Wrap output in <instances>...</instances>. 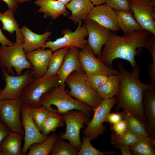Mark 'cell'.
I'll use <instances>...</instances> for the list:
<instances>
[{"mask_svg":"<svg viewBox=\"0 0 155 155\" xmlns=\"http://www.w3.org/2000/svg\"><path fill=\"white\" fill-rule=\"evenodd\" d=\"M78 49L75 47L69 48L63 63L57 75L60 81V85H64L65 80L72 73L84 71L79 58Z\"/></svg>","mask_w":155,"mask_h":155,"instance_id":"ac0fdd59","label":"cell"},{"mask_svg":"<svg viewBox=\"0 0 155 155\" xmlns=\"http://www.w3.org/2000/svg\"><path fill=\"white\" fill-rule=\"evenodd\" d=\"M133 16L143 30L155 35V2L127 0Z\"/></svg>","mask_w":155,"mask_h":155,"instance_id":"7c38bea8","label":"cell"},{"mask_svg":"<svg viewBox=\"0 0 155 155\" xmlns=\"http://www.w3.org/2000/svg\"><path fill=\"white\" fill-rule=\"evenodd\" d=\"M59 85L60 81L57 75L47 79L34 78L22 92L21 96L24 103L31 108L41 106L40 100L42 95Z\"/></svg>","mask_w":155,"mask_h":155,"instance_id":"8992f818","label":"cell"},{"mask_svg":"<svg viewBox=\"0 0 155 155\" xmlns=\"http://www.w3.org/2000/svg\"><path fill=\"white\" fill-rule=\"evenodd\" d=\"M151 34L144 30L121 36L111 31L98 58L112 69L113 61L117 58L127 61L133 67L137 64L135 56L139 55L142 49L146 48V41Z\"/></svg>","mask_w":155,"mask_h":155,"instance_id":"7a4b0ae2","label":"cell"},{"mask_svg":"<svg viewBox=\"0 0 155 155\" xmlns=\"http://www.w3.org/2000/svg\"><path fill=\"white\" fill-rule=\"evenodd\" d=\"M120 77L118 91L116 95V105L115 110L123 109L128 111L143 122L146 127L147 120L146 117L143 102V95L145 90L155 88L151 84H146L140 80V68L137 64L132 67L131 72L127 70L122 64L118 65Z\"/></svg>","mask_w":155,"mask_h":155,"instance_id":"6da1fadb","label":"cell"},{"mask_svg":"<svg viewBox=\"0 0 155 155\" xmlns=\"http://www.w3.org/2000/svg\"><path fill=\"white\" fill-rule=\"evenodd\" d=\"M61 114L66 124V129L64 133L61 134L58 137L68 140L79 151L82 144L80 130L84 127V124H87L89 123L90 118L82 112L76 110H71Z\"/></svg>","mask_w":155,"mask_h":155,"instance_id":"9c48e42d","label":"cell"},{"mask_svg":"<svg viewBox=\"0 0 155 155\" xmlns=\"http://www.w3.org/2000/svg\"><path fill=\"white\" fill-rule=\"evenodd\" d=\"M21 119L24 131L22 153V155H25L31 145L43 142L48 136L42 133L37 127L32 118L31 108L24 103L21 109Z\"/></svg>","mask_w":155,"mask_h":155,"instance_id":"4fadbf2b","label":"cell"},{"mask_svg":"<svg viewBox=\"0 0 155 155\" xmlns=\"http://www.w3.org/2000/svg\"><path fill=\"white\" fill-rule=\"evenodd\" d=\"M20 30L24 36L23 49L26 53L42 48L52 34L50 31L38 34L25 26L22 27Z\"/></svg>","mask_w":155,"mask_h":155,"instance_id":"ffe728a7","label":"cell"},{"mask_svg":"<svg viewBox=\"0 0 155 155\" xmlns=\"http://www.w3.org/2000/svg\"><path fill=\"white\" fill-rule=\"evenodd\" d=\"M13 42L9 40L3 34L0 28V43L3 46H10Z\"/></svg>","mask_w":155,"mask_h":155,"instance_id":"ee69618b","label":"cell"},{"mask_svg":"<svg viewBox=\"0 0 155 155\" xmlns=\"http://www.w3.org/2000/svg\"><path fill=\"white\" fill-rule=\"evenodd\" d=\"M11 131L0 119V144Z\"/></svg>","mask_w":155,"mask_h":155,"instance_id":"60d3db41","label":"cell"},{"mask_svg":"<svg viewBox=\"0 0 155 155\" xmlns=\"http://www.w3.org/2000/svg\"><path fill=\"white\" fill-rule=\"evenodd\" d=\"M106 3L113 9L132 13L127 0H106Z\"/></svg>","mask_w":155,"mask_h":155,"instance_id":"74e56055","label":"cell"},{"mask_svg":"<svg viewBox=\"0 0 155 155\" xmlns=\"http://www.w3.org/2000/svg\"><path fill=\"white\" fill-rule=\"evenodd\" d=\"M108 76L101 74H96L87 75L88 82L90 86L96 90L107 80Z\"/></svg>","mask_w":155,"mask_h":155,"instance_id":"8d00e7d4","label":"cell"},{"mask_svg":"<svg viewBox=\"0 0 155 155\" xmlns=\"http://www.w3.org/2000/svg\"><path fill=\"white\" fill-rule=\"evenodd\" d=\"M65 123L62 114L49 111L41 127L40 131L48 136L51 132L54 131L57 128L62 126Z\"/></svg>","mask_w":155,"mask_h":155,"instance_id":"f1b7e54d","label":"cell"},{"mask_svg":"<svg viewBox=\"0 0 155 155\" xmlns=\"http://www.w3.org/2000/svg\"><path fill=\"white\" fill-rule=\"evenodd\" d=\"M146 137L136 133L127 129L121 136L112 132L111 140L112 144L115 146L121 144L130 146Z\"/></svg>","mask_w":155,"mask_h":155,"instance_id":"4dcf8cb0","label":"cell"},{"mask_svg":"<svg viewBox=\"0 0 155 155\" xmlns=\"http://www.w3.org/2000/svg\"><path fill=\"white\" fill-rule=\"evenodd\" d=\"M78 150L69 142L58 137L49 155H77Z\"/></svg>","mask_w":155,"mask_h":155,"instance_id":"1f68e13d","label":"cell"},{"mask_svg":"<svg viewBox=\"0 0 155 155\" xmlns=\"http://www.w3.org/2000/svg\"><path fill=\"white\" fill-rule=\"evenodd\" d=\"M123 119L126 121L127 129L137 134L151 136L144 123L131 113L123 111Z\"/></svg>","mask_w":155,"mask_h":155,"instance_id":"f546056e","label":"cell"},{"mask_svg":"<svg viewBox=\"0 0 155 155\" xmlns=\"http://www.w3.org/2000/svg\"><path fill=\"white\" fill-rule=\"evenodd\" d=\"M110 129L116 135L121 136L127 129L126 122L123 119L114 124L111 125Z\"/></svg>","mask_w":155,"mask_h":155,"instance_id":"f35d334b","label":"cell"},{"mask_svg":"<svg viewBox=\"0 0 155 155\" xmlns=\"http://www.w3.org/2000/svg\"><path fill=\"white\" fill-rule=\"evenodd\" d=\"M86 19L94 21L111 32L120 29L115 12L106 3L94 6Z\"/></svg>","mask_w":155,"mask_h":155,"instance_id":"2e32d148","label":"cell"},{"mask_svg":"<svg viewBox=\"0 0 155 155\" xmlns=\"http://www.w3.org/2000/svg\"><path fill=\"white\" fill-rule=\"evenodd\" d=\"M95 56L88 44L79 51L80 62L87 75L96 74L107 76L120 74L119 71L110 68Z\"/></svg>","mask_w":155,"mask_h":155,"instance_id":"5bb4252c","label":"cell"},{"mask_svg":"<svg viewBox=\"0 0 155 155\" xmlns=\"http://www.w3.org/2000/svg\"><path fill=\"white\" fill-rule=\"evenodd\" d=\"M120 78V74L108 76L106 81L96 90L103 100L115 97L119 89Z\"/></svg>","mask_w":155,"mask_h":155,"instance_id":"d4e9b609","label":"cell"},{"mask_svg":"<svg viewBox=\"0 0 155 155\" xmlns=\"http://www.w3.org/2000/svg\"><path fill=\"white\" fill-rule=\"evenodd\" d=\"M23 103L21 96L14 99L0 100V119L11 131L24 135L21 119Z\"/></svg>","mask_w":155,"mask_h":155,"instance_id":"ba28073f","label":"cell"},{"mask_svg":"<svg viewBox=\"0 0 155 155\" xmlns=\"http://www.w3.org/2000/svg\"><path fill=\"white\" fill-rule=\"evenodd\" d=\"M90 138L85 136H83L80 148L78 151V155H103L114 154L115 151L103 152L96 149L92 145Z\"/></svg>","mask_w":155,"mask_h":155,"instance_id":"836d02e7","label":"cell"},{"mask_svg":"<svg viewBox=\"0 0 155 155\" xmlns=\"http://www.w3.org/2000/svg\"><path fill=\"white\" fill-rule=\"evenodd\" d=\"M94 5H97L106 3V0H89Z\"/></svg>","mask_w":155,"mask_h":155,"instance_id":"f6af8a7d","label":"cell"},{"mask_svg":"<svg viewBox=\"0 0 155 155\" xmlns=\"http://www.w3.org/2000/svg\"><path fill=\"white\" fill-rule=\"evenodd\" d=\"M129 147L132 154L154 155L155 138L147 136Z\"/></svg>","mask_w":155,"mask_h":155,"instance_id":"4316f807","label":"cell"},{"mask_svg":"<svg viewBox=\"0 0 155 155\" xmlns=\"http://www.w3.org/2000/svg\"><path fill=\"white\" fill-rule=\"evenodd\" d=\"M144 112L147 120L146 128L150 136L155 137V88L145 90L143 95Z\"/></svg>","mask_w":155,"mask_h":155,"instance_id":"d6986e66","label":"cell"},{"mask_svg":"<svg viewBox=\"0 0 155 155\" xmlns=\"http://www.w3.org/2000/svg\"><path fill=\"white\" fill-rule=\"evenodd\" d=\"M24 136L11 131L0 144V155H22V143Z\"/></svg>","mask_w":155,"mask_h":155,"instance_id":"603a6c76","label":"cell"},{"mask_svg":"<svg viewBox=\"0 0 155 155\" xmlns=\"http://www.w3.org/2000/svg\"><path fill=\"white\" fill-rule=\"evenodd\" d=\"M53 52L50 49L40 48L26 53L27 59L33 67L35 78H40L46 73Z\"/></svg>","mask_w":155,"mask_h":155,"instance_id":"e0dca14e","label":"cell"},{"mask_svg":"<svg viewBox=\"0 0 155 155\" xmlns=\"http://www.w3.org/2000/svg\"><path fill=\"white\" fill-rule=\"evenodd\" d=\"M1 71L6 85L0 93V100L21 96L24 88L34 78L32 70H28L22 75L16 76L10 75L5 68H2Z\"/></svg>","mask_w":155,"mask_h":155,"instance_id":"8fae6325","label":"cell"},{"mask_svg":"<svg viewBox=\"0 0 155 155\" xmlns=\"http://www.w3.org/2000/svg\"><path fill=\"white\" fill-rule=\"evenodd\" d=\"M40 103L49 111L62 114L69 111H80L90 118L92 108L73 98L65 90L64 85H60L43 94Z\"/></svg>","mask_w":155,"mask_h":155,"instance_id":"3957f363","label":"cell"},{"mask_svg":"<svg viewBox=\"0 0 155 155\" xmlns=\"http://www.w3.org/2000/svg\"><path fill=\"white\" fill-rule=\"evenodd\" d=\"M58 136L55 133H51L41 143H35L30 147L27 155H49Z\"/></svg>","mask_w":155,"mask_h":155,"instance_id":"83f0119b","label":"cell"},{"mask_svg":"<svg viewBox=\"0 0 155 155\" xmlns=\"http://www.w3.org/2000/svg\"><path fill=\"white\" fill-rule=\"evenodd\" d=\"M65 6L71 12L69 19L76 24L85 20L94 6L89 0H72Z\"/></svg>","mask_w":155,"mask_h":155,"instance_id":"7402d4cb","label":"cell"},{"mask_svg":"<svg viewBox=\"0 0 155 155\" xmlns=\"http://www.w3.org/2000/svg\"><path fill=\"white\" fill-rule=\"evenodd\" d=\"M49 111L43 106L38 108H31V113L32 118L40 131L41 127Z\"/></svg>","mask_w":155,"mask_h":155,"instance_id":"e575fe53","label":"cell"},{"mask_svg":"<svg viewBox=\"0 0 155 155\" xmlns=\"http://www.w3.org/2000/svg\"><path fill=\"white\" fill-rule=\"evenodd\" d=\"M58 1L63 4H64L65 5L68 3L70 2L72 0H57Z\"/></svg>","mask_w":155,"mask_h":155,"instance_id":"bcb514c9","label":"cell"},{"mask_svg":"<svg viewBox=\"0 0 155 155\" xmlns=\"http://www.w3.org/2000/svg\"><path fill=\"white\" fill-rule=\"evenodd\" d=\"M13 13L9 9L3 13L0 11V21L3 24L2 29L12 34H13L14 32H16L20 30Z\"/></svg>","mask_w":155,"mask_h":155,"instance_id":"d6a6232c","label":"cell"},{"mask_svg":"<svg viewBox=\"0 0 155 155\" xmlns=\"http://www.w3.org/2000/svg\"><path fill=\"white\" fill-rule=\"evenodd\" d=\"M116 102V97L104 99L97 107L93 109L94 112L93 118L83 131L84 136L92 141L98 138L104 132L106 128L103 124Z\"/></svg>","mask_w":155,"mask_h":155,"instance_id":"30bf717a","label":"cell"},{"mask_svg":"<svg viewBox=\"0 0 155 155\" xmlns=\"http://www.w3.org/2000/svg\"><path fill=\"white\" fill-rule=\"evenodd\" d=\"M117 18L118 26L124 33H130L143 30L130 13L123 10L113 9Z\"/></svg>","mask_w":155,"mask_h":155,"instance_id":"cb8c5ba5","label":"cell"},{"mask_svg":"<svg viewBox=\"0 0 155 155\" xmlns=\"http://www.w3.org/2000/svg\"><path fill=\"white\" fill-rule=\"evenodd\" d=\"M119 149L122 155H132L129 146L123 144H118L115 146Z\"/></svg>","mask_w":155,"mask_h":155,"instance_id":"b9f144b4","label":"cell"},{"mask_svg":"<svg viewBox=\"0 0 155 155\" xmlns=\"http://www.w3.org/2000/svg\"><path fill=\"white\" fill-rule=\"evenodd\" d=\"M85 20L88 36V44L98 58L111 31L94 21L88 19Z\"/></svg>","mask_w":155,"mask_h":155,"instance_id":"9a60e30c","label":"cell"},{"mask_svg":"<svg viewBox=\"0 0 155 155\" xmlns=\"http://www.w3.org/2000/svg\"><path fill=\"white\" fill-rule=\"evenodd\" d=\"M18 3H22L26 2L29 1L31 0H16Z\"/></svg>","mask_w":155,"mask_h":155,"instance_id":"7dc6e473","label":"cell"},{"mask_svg":"<svg viewBox=\"0 0 155 155\" xmlns=\"http://www.w3.org/2000/svg\"><path fill=\"white\" fill-rule=\"evenodd\" d=\"M34 3L39 7L36 12L43 13L44 18L50 17L55 20L62 15L69 14L65 5L57 0H37Z\"/></svg>","mask_w":155,"mask_h":155,"instance_id":"44dd1931","label":"cell"},{"mask_svg":"<svg viewBox=\"0 0 155 155\" xmlns=\"http://www.w3.org/2000/svg\"><path fill=\"white\" fill-rule=\"evenodd\" d=\"M63 36L53 41H46L41 48H49L53 52L61 49L75 47L82 49L88 44L86 38L88 32L85 23L82 25V21L78 23L76 29L73 31L65 29L61 32Z\"/></svg>","mask_w":155,"mask_h":155,"instance_id":"52a82bcc","label":"cell"},{"mask_svg":"<svg viewBox=\"0 0 155 155\" xmlns=\"http://www.w3.org/2000/svg\"><path fill=\"white\" fill-rule=\"evenodd\" d=\"M65 82L70 89L69 91H66L69 95L93 109L97 107L103 100L89 84L84 71L73 72L67 78Z\"/></svg>","mask_w":155,"mask_h":155,"instance_id":"5b68a950","label":"cell"},{"mask_svg":"<svg viewBox=\"0 0 155 155\" xmlns=\"http://www.w3.org/2000/svg\"><path fill=\"white\" fill-rule=\"evenodd\" d=\"M69 48L58 49L53 53L47 72L42 78H49L57 75Z\"/></svg>","mask_w":155,"mask_h":155,"instance_id":"484cf974","label":"cell"},{"mask_svg":"<svg viewBox=\"0 0 155 155\" xmlns=\"http://www.w3.org/2000/svg\"><path fill=\"white\" fill-rule=\"evenodd\" d=\"M146 48L150 52L152 60V63L148 66V74L151 76H154L155 75V35L151 34L148 37Z\"/></svg>","mask_w":155,"mask_h":155,"instance_id":"d590c367","label":"cell"},{"mask_svg":"<svg viewBox=\"0 0 155 155\" xmlns=\"http://www.w3.org/2000/svg\"><path fill=\"white\" fill-rule=\"evenodd\" d=\"M16 33L15 42L10 46H0V67L6 69L10 75H15L13 68L17 75H20L24 69L32 70L33 67L26 58L23 49L24 36L21 30Z\"/></svg>","mask_w":155,"mask_h":155,"instance_id":"277c9868","label":"cell"},{"mask_svg":"<svg viewBox=\"0 0 155 155\" xmlns=\"http://www.w3.org/2000/svg\"><path fill=\"white\" fill-rule=\"evenodd\" d=\"M7 5L8 9L11 10L13 13L17 10L18 3L16 0H2Z\"/></svg>","mask_w":155,"mask_h":155,"instance_id":"7bdbcfd3","label":"cell"},{"mask_svg":"<svg viewBox=\"0 0 155 155\" xmlns=\"http://www.w3.org/2000/svg\"><path fill=\"white\" fill-rule=\"evenodd\" d=\"M123 119V112L110 113L106 119L105 122L111 125L114 124Z\"/></svg>","mask_w":155,"mask_h":155,"instance_id":"ab89813d","label":"cell"},{"mask_svg":"<svg viewBox=\"0 0 155 155\" xmlns=\"http://www.w3.org/2000/svg\"><path fill=\"white\" fill-rule=\"evenodd\" d=\"M148 1L152 2H155V0H146Z\"/></svg>","mask_w":155,"mask_h":155,"instance_id":"c3c4849f","label":"cell"},{"mask_svg":"<svg viewBox=\"0 0 155 155\" xmlns=\"http://www.w3.org/2000/svg\"><path fill=\"white\" fill-rule=\"evenodd\" d=\"M2 90V89H0V92H1V91Z\"/></svg>","mask_w":155,"mask_h":155,"instance_id":"681fc988","label":"cell"}]
</instances>
